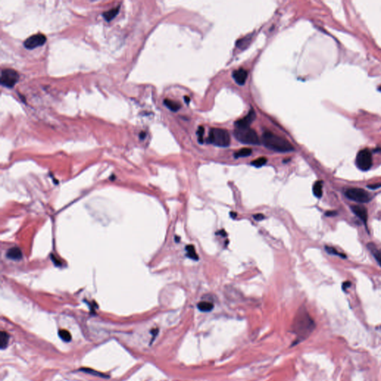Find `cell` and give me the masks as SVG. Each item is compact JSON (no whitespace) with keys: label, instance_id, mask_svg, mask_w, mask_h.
Returning <instances> with one entry per match:
<instances>
[{"label":"cell","instance_id":"obj_1","mask_svg":"<svg viewBox=\"0 0 381 381\" xmlns=\"http://www.w3.org/2000/svg\"><path fill=\"white\" fill-rule=\"evenodd\" d=\"M293 330L299 338H305L315 328V324L312 318L305 310H302L299 312L295 318L293 323Z\"/></svg>","mask_w":381,"mask_h":381},{"label":"cell","instance_id":"obj_2","mask_svg":"<svg viewBox=\"0 0 381 381\" xmlns=\"http://www.w3.org/2000/svg\"><path fill=\"white\" fill-rule=\"evenodd\" d=\"M262 142L266 148L275 151L290 152L293 150V147L287 139L278 136L271 132H264L262 135Z\"/></svg>","mask_w":381,"mask_h":381},{"label":"cell","instance_id":"obj_3","mask_svg":"<svg viewBox=\"0 0 381 381\" xmlns=\"http://www.w3.org/2000/svg\"><path fill=\"white\" fill-rule=\"evenodd\" d=\"M207 142L215 146L225 147L229 146L231 138L227 131L220 128H212L209 132Z\"/></svg>","mask_w":381,"mask_h":381},{"label":"cell","instance_id":"obj_4","mask_svg":"<svg viewBox=\"0 0 381 381\" xmlns=\"http://www.w3.org/2000/svg\"><path fill=\"white\" fill-rule=\"evenodd\" d=\"M234 135L240 142L243 144H258L260 142L257 133L250 127H236Z\"/></svg>","mask_w":381,"mask_h":381},{"label":"cell","instance_id":"obj_5","mask_svg":"<svg viewBox=\"0 0 381 381\" xmlns=\"http://www.w3.org/2000/svg\"><path fill=\"white\" fill-rule=\"evenodd\" d=\"M372 154L368 149H363L359 151L356 157V165L360 170L366 171L372 166Z\"/></svg>","mask_w":381,"mask_h":381},{"label":"cell","instance_id":"obj_6","mask_svg":"<svg viewBox=\"0 0 381 381\" xmlns=\"http://www.w3.org/2000/svg\"><path fill=\"white\" fill-rule=\"evenodd\" d=\"M345 195L350 200L360 203H365L371 200L369 193L364 189L359 188H351L347 189L345 191Z\"/></svg>","mask_w":381,"mask_h":381},{"label":"cell","instance_id":"obj_7","mask_svg":"<svg viewBox=\"0 0 381 381\" xmlns=\"http://www.w3.org/2000/svg\"><path fill=\"white\" fill-rule=\"evenodd\" d=\"M18 80H19V74L14 69H5L2 70L0 83L2 86L8 87V88H12L15 86Z\"/></svg>","mask_w":381,"mask_h":381},{"label":"cell","instance_id":"obj_8","mask_svg":"<svg viewBox=\"0 0 381 381\" xmlns=\"http://www.w3.org/2000/svg\"><path fill=\"white\" fill-rule=\"evenodd\" d=\"M46 38L44 34H37L31 36L24 42V46L27 49H34L39 46H41L45 43Z\"/></svg>","mask_w":381,"mask_h":381},{"label":"cell","instance_id":"obj_9","mask_svg":"<svg viewBox=\"0 0 381 381\" xmlns=\"http://www.w3.org/2000/svg\"><path fill=\"white\" fill-rule=\"evenodd\" d=\"M255 112L254 109H251L249 112L248 115L245 116L244 118H241L235 123V126L237 128H243V127H250V125L252 124L255 118Z\"/></svg>","mask_w":381,"mask_h":381},{"label":"cell","instance_id":"obj_10","mask_svg":"<svg viewBox=\"0 0 381 381\" xmlns=\"http://www.w3.org/2000/svg\"><path fill=\"white\" fill-rule=\"evenodd\" d=\"M247 77H248V72L243 69H239L234 71L232 73V78L238 85L244 84L246 81Z\"/></svg>","mask_w":381,"mask_h":381},{"label":"cell","instance_id":"obj_11","mask_svg":"<svg viewBox=\"0 0 381 381\" xmlns=\"http://www.w3.org/2000/svg\"><path fill=\"white\" fill-rule=\"evenodd\" d=\"M351 209L355 215H357L362 222L366 224L368 220V211L364 206H351Z\"/></svg>","mask_w":381,"mask_h":381},{"label":"cell","instance_id":"obj_12","mask_svg":"<svg viewBox=\"0 0 381 381\" xmlns=\"http://www.w3.org/2000/svg\"><path fill=\"white\" fill-rule=\"evenodd\" d=\"M119 9L120 7H116V8H112L110 9V10L107 11H105L104 13H103L104 18L105 20H107V21H111V20L114 19V18L118 15V12H119Z\"/></svg>","mask_w":381,"mask_h":381},{"label":"cell","instance_id":"obj_13","mask_svg":"<svg viewBox=\"0 0 381 381\" xmlns=\"http://www.w3.org/2000/svg\"><path fill=\"white\" fill-rule=\"evenodd\" d=\"M164 104L169 109L173 111V112H176V111H178L181 108V104H180L179 103L169 99H165Z\"/></svg>","mask_w":381,"mask_h":381},{"label":"cell","instance_id":"obj_14","mask_svg":"<svg viewBox=\"0 0 381 381\" xmlns=\"http://www.w3.org/2000/svg\"><path fill=\"white\" fill-rule=\"evenodd\" d=\"M7 256L13 260H19L22 258V252L18 248H12L7 252Z\"/></svg>","mask_w":381,"mask_h":381},{"label":"cell","instance_id":"obj_15","mask_svg":"<svg viewBox=\"0 0 381 381\" xmlns=\"http://www.w3.org/2000/svg\"><path fill=\"white\" fill-rule=\"evenodd\" d=\"M368 246H369V249L371 252V253H372L373 256L374 257L375 260H376L377 263H378V264L381 267V251L377 250L374 245L371 244V243L368 245Z\"/></svg>","mask_w":381,"mask_h":381},{"label":"cell","instance_id":"obj_16","mask_svg":"<svg viewBox=\"0 0 381 381\" xmlns=\"http://www.w3.org/2000/svg\"><path fill=\"white\" fill-rule=\"evenodd\" d=\"M313 194L318 198H320L322 196V182L317 181L314 183L313 186Z\"/></svg>","mask_w":381,"mask_h":381},{"label":"cell","instance_id":"obj_17","mask_svg":"<svg viewBox=\"0 0 381 381\" xmlns=\"http://www.w3.org/2000/svg\"><path fill=\"white\" fill-rule=\"evenodd\" d=\"M197 308L202 312H209L213 310L214 304L209 302H201L198 303Z\"/></svg>","mask_w":381,"mask_h":381},{"label":"cell","instance_id":"obj_18","mask_svg":"<svg viewBox=\"0 0 381 381\" xmlns=\"http://www.w3.org/2000/svg\"><path fill=\"white\" fill-rule=\"evenodd\" d=\"M186 251H187V256L191 259L194 260V261H197L199 257L197 254L196 250H195L194 246L193 245H188L186 246Z\"/></svg>","mask_w":381,"mask_h":381},{"label":"cell","instance_id":"obj_19","mask_svg":"<svg viewBox=\"0 0 381 381\" xmlns=\"http://www.w3.org/2000/svg\"><path fill=\"white\" fill-rule=\"evenodd\" d=\"M9 342V335L8 333L2 331L0 334V348L1 349H5L8 346Z\"/></svg>","mask_w":381,"mask_h":381},{"label":"cell","instance_id":"obj_20","mask_svg":"<svg viewBox=\"0 0 381 381\" xmlns=\"http://www.w3.org/2000/svg\"><path fill=\"white\" fill-rule=\"evenodd\" d=\"M252 153V150L250 149V148H242V149L237 150L236 153H235L234 154V157L235 158H240V157H249V156H250L251 154Z\"/></svg>","mask_w":381,"mask_h":381},{"label":"cell","instance_id":"obj_21","mask_svg":"<svg viewBox=\"0 0 381 381\" xmlns=\"http://www.w3.org/2000/svg\"><path fill=\"white\" fill-rule=\"evenodd\" d=\"M80 371H83V372L86 373V374H90L94 375V376H97V377H105V378H107V377H108L107 376H106L104 374L99 372V371H95L94 369H87V368H83V369H80Z\"/></svg>","mask_w":381,"mask_h":381},{"label":"cell","instance_id":"obj_22","mask_svg":"<svg viewBox=\"0 0 381 381\" xmlns=\"http://www.w3.org/2000/svg\"><path fill=\"white\" fill-rule=\"evenodd\" d=\"M59 336L65 342H70L72 340V335L70 333L66 330H59Z\"/></svg>","mask_w":381,"mask_h":381},{"label":"cell","instance_id":"obj_23","mask_svg":"<svg viewBox=\"0 0 381 381\" xmlns=\"http://www.w3.org/2000/svg\"><path fill=\"white\" fill-rule=\"evenodd\" d=\"M267 158L260 157V158H258V159H255L254 161H252V162H251V165H253V166L255 167H256V168H260V167L264 165L266 163H267Z\"/></svg>","mask_w":381,"mask_h":381},{"label":"cell","instance_id":"obj_24","mask_svg":"<svg viewBox=\"0 0 381 381\" xmlns=\"http://www.w3.org/2000/svg\"><path fill=\"white\" fill-rule=\"evenodd\" d=\"M325 250L327 251V252H328V254L330 255H337V256H340V257L342 258H346V256L344 255L339 253V252H337V251L336 250V249H334V247H330V246H325Z\"/></svg>","mask_w":381,"mask_h":381},{"label":"cell","instance_id":"obj_25","mask_svg":"<svg viewBox=\"0 0 381 381\" xmlns=\"http://www.w3.org/2000/svg\"><path fill=\"white\" fill-rule=\"evenodd\" d=\"M250 41V39L248 38V37H246V38L241 39V40H239L237 42V44H236V46H237V47H239L240 49H242L243 47H246L247 46V42H249Z\"/></svg>","mask_w":381,"mask_h":381},{"label":"cell","instance_id":"obj_26","mask_svg":"<svg viewBox=\"0 0 381 381\" xmlns=\"http://www.w3.org/2000/svg\"><path fill=\"white\" fill-rule=\"evenodd\" d=\"M204 131H205L204 127H202V126H200V127H199L197 132V136H198V142H200V144H202V143H203Z\"/></svg>","mask_w":381,"mask_h":381},{"label":"cell","instance_id":"obj_27","mask_svg":"<svg viewBox=\"0 0 381 381\" xmlns=\"http://www.w3.org/2000/svg\"><path fill=\"white\" fill-rule=\"evenodd\" d=\"M253 218L255 220L260 221L264 220V219L265 218V217L264 216V215H262V214H256V215H253Z\"/></svg>","mask_w":381,"mask_h":381},{"label":"cell","instance_id":"obj_28","mask_svg":"<svg viewBox=\"0 0 381 381\" xmlns=\"http://www.w3.org/2000/svg\"><path fill=\"white\" fill-rule=\"evenodd\" d=\"M158 332H159V329H157V328H154V329H153V330H151V334H152V335H153V339H152L153 340L154 339H155L156 336L157 335Z\"/></svg>","mask_w":381,"mask_h":381},{"label":"cell","instance_id":"obj_29","mask_svg":"<svg viewBox=\"0 0 381 381\" xmlns=\"http://www.w3.org/2000/svg\"><path fill=\"white\" fill-rule=\"evenodd\" d=\"M351 285V282H349V281L344 282L343 284V289L344 290H346L348 287H350Z\"/></svg>","mask_w":381,"mask_h":381},{"label":"cell","instance_id":"obj_30","mask_svg":"<svg viewBox=\"0 0 381 381\" xmlns=\"http://www.w3.org/2000/svg\"><path fill=\"white\" fill-rule=\"evenodd\" d=\"M371 189H376V188H381V184H376V185H369L368 186Z\"/></svg>","mask_w":381,"mask_h":381},{"label":"cell","instance_id":"obj_31","mask_svg":"<svg viewBox=\"0 0 381 381\" xmlns=\"http://www.w3.org/2000/svg\"><path fill=\"white\" fill-rule=\"evenodd\" d=\"M146 136V133L145 132H141L140 134H139V137H140L141 139H144L145 138Z\"/></svg>","mask_w":381,"mask_h":381},{"label":"cell","instance_id":"obj_32","mask_svg":"<svg viewBox=\"0 0 381 381\" xmlns=\"http://www.w3.org/2000/svg\"><path fill=\"white\" fill-rule=\"evenodd\" d=\"M217 234H218V235H220L221 236H226V232H225V230H224V229L220 230V232H217Z\"/></svg>","mask_w":381,"mask_h":381},{"label":"cell","instance_id":"obj_33","mask_svg":"<svg viewBox=\"0 0 381 381\" xmlns=\"http://www.w3.org/2000/svg\"><path fill=\"white\" fill-rule=\"evenodd\" d=\"M336 215V212H334V211H328V212L326 213L327 216H334V215Z\"/></svg>","mask_w":381,"mask_h":381},{"label":"cell","instance_id":"obj_34","mask_svg":"<svg viewBox=\"0 0 381 381\" xmlns=\"http://www.w3.org/2000/svg\"><path fill=\"white\" fill-rule=\"evenodd\" d=\"M184 99H185V101L186 104H188L189 102H190V98H189L188 96H185V97H184Z\"/></svg>","mask_w":381,"mask_h":381},{"label":"cell","instance_id":"obj_35","mask_svg":"<svg viewBox=\"0 0 381 381\" xmlns=\"http://www.w3.org/2000/svg\"><path fill=\"white\" fill-rule=\"evenodd\" d=\"M230 216H231V217H232V218H236V217H237V214H236L235 212H234V211H232V212L230 213Z\"/></svg>","mask_w":381,"mask_h":381},{"label":"cell","instance_id":"obj_36","mask_svg":"<svg viewBox=\"0 0 381 381\" xmlns=\"http://www.w3.org/2000/svg\"><path fill=\"white\" fill-rule=\"evenodd\" d=\"M175 240H176V242H179V240H180V237H176V238H175Z\"/></svg>","mask_w":381,"mask_h":381},{"label":"cell","instance_id":"obj_37","mask_svg":"<svg viewBox=\"0 0 381 381\" xmlns=\"http://www.w3.org/2000/svg\"><path fill=\"white\" fill-rule=\"evenodd\" d=\"M380 91H381V87H380Z\"/></svg>","mask_w":381,"mask_h":381}]
</instances>
